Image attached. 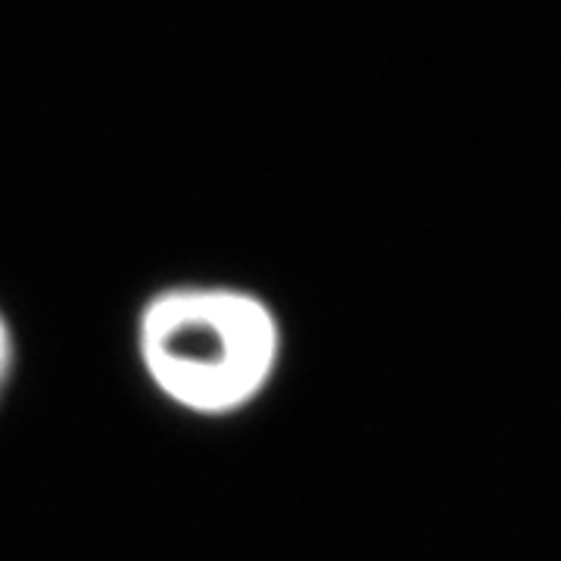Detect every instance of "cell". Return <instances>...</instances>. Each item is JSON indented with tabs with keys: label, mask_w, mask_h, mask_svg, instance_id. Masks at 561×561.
Instances as JSON below:
<instances>
[{
	"label": "cell",
	"mask_w": 561,
	"mask_h": 561,
	"mask_svg": "<svg viewBox=\"0 0 561 561\" xmlns=\"http://www.w3.org/2000/svg\"><path fill=\"white\" fill-rule=\"evenodd\" d=\"M16 359H20V353H16V331H13V324L7 319V312L0 309V402H3L10 383H13Z\"/></svg>",
	"instance_id": "cell-2"
},
{
	"label": "cell",
	"mask_w": 561,
	"mask_h": 561,
	"mask_svg": "<svg viewBox=\"0 0 561 561\" xmlns=\"http://www.w3.org/2000/svg\"><path fill=\"white\" fill-rule=\"evenodd\" d=\"M147 383L194 419H231L272 390L284 359L275 306L238 284H169L135 319Z\"/></svg>",
	"instance_id": "cell-1"
}]
</instances>
